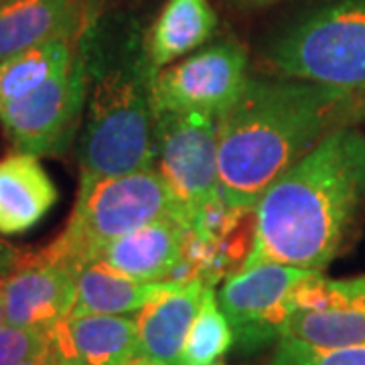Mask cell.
<instances>
[{
    "mask_svg": "<svg viewBox=\"0 0 365 365\" xmlns=\"http://www.w3.org/2000/svg\"><path fill=\"white\" fill-rule=\"evenodd\" d=\"M361 96L302 79L250 78L220 118V185L225 207L248 213L300 158L364 106Z\"/></svg>",
    "mask_w": 365,
    "mask_h": 365,
    "instance_id": "2",
    "label": "cell"
},
{
    "mask_svg": "<svg viewBox=\"0 0 365 365\" xmlns=\"http://www.w3.org/2000/svg\"><path fill=\"white\" fill-rule=\"evenodd\" d=\"M49 335L59 355H76L86 365H128L140 355L136 317H69L55 327Z\"/></svg>",
    "mask_w": 365,
    "mask_h": 365,
    "instance_id": "14",
    "label": "cell"
},
{
    "mask_svg": "<svg viewBox=\"0 0 365 365\" xmlns=\"http://www.w3.org/2000/svg\"><path fill=\"white\" fill-rule=\"evenodd\" d=\"M6 325V309H4V278H0V327Z\"/></svg>",
    "mask_w": 365,
    "mask_h": 365,
    "instance_id": "25",
    "label": "cell"
},
{
    "mask_svg": "<svg viewBox=\"0 0 365 365\" xmlns=\"http://www.w3.org/2000/svg\"><path fill=\"white\" fill-rule=\"evenodd\" d=\"M246 51L232 41L187 55L153 81L155 112H203L222 118L248 83Z\"/></svg>",
    "mask_w": 365,
    "mask_h": 365,
    "instance_id": "7",
    "label": "cell"
},
{
    "mask_svg": "<svg viewBox=\"0 0 365 365\" xmlns=\"http://www.w3.org/2000/svg\"><path fill=\"white\" fill-rule=\"evenodd\" d=\"M270 365H365V341L335 349H311L299 343L278 341Z\"/></svg>",
    "mask_w": 365,
    "mask_h": 365,
    "instance_id": "21",
    "label": "cell"
},
{
    "mask_svg": "<svg viewBox=\"0 0 365 365\" xmlns=\"http://www.w3.org/2000/svg\"><path fill=\"white\" fill-rule=\"evenodd\" d=\"M59 199L39 157L13 153L0 158V235H21L39 225Z\"/></svg>",
    "mask_w": 365,
    "mask_h": 365,
    "instance_id": "16",
    "label": "cell"
},
{
    "mask_svg": "<svg viewBox=\"0 0 365 365\" xmlns=\"http://www.w3.org/2000/svg\"><path fill=\"white\" fill-rule=\"evenodd\" d=\"M242 2H250V4H268V2H276V0H242Z\"/></svg>",
    "mask_w": 365,
    "mask_h": 365,
    "instance_id": "28",
    "label": "cell"
},
{
    "mask_svg": "<svg viewBox=\"0 0 365 365\" xmlns=\"http://www.w3.org/2000/svg\"><path fill=\"white\" fill-rule=\"evenodd\" d=\"M23 260H25V254H21L14 246L0 240V278H6L9 274L14 272Z\"/></svg>",
    "mask_w": 365,
    "mask_h": 365,
    "instance_id": "23",
    "label": "cell"
},
{
    "mask_svg": "<svg viewBox=\"0 0 365 365\" xmlns=\"http://www.w3.org/2000/svg\"><path fill=\"white\" fill-rule=\"evenodd\" d=\"M59 365H86L76 355H59Z\"/></svg>",
    "mask_w": 365,
    "mask_h": 365,
    "instance_id": "26",
    "label": "cell"
},
{
    "mask_svg": "<svg viewBox=\"0 0 365 365\" xmlns=\"http://www.w3.org/2000/svg\"><path fill=\"white\" fill-rule=\"evenodd\" d=\"M365 211V134L341 126L270 185L254 209L252 248L240 270L282 264L323 272Z\"/></svg>",
    "mask_w": 365,
    "mask_h": 365,
    "instance_id": "1",
    "label": "cell"
},
{
    "mask_svg": "<svg viewBox=\"0 0 365 365\" xmlns=\"http://www.w3.org/2000/svg\"><path fill=\"white\" fill-rule=\"evenodd\" d=\"M51 345V335L41 329L2 325L0 327V365H19L25 359L45 351Z\"/></svg>",
    "mask_w": 365,
    "mask_h": 365,
    "instance_id": "22",
    "label": "cell"
},
{
    "mask_svg": "<svg viewBox=\"0 0 365 365\" xmlns=\"http://www.w3.org/2000/svg\"><path fill=\"white\" fill-rule=\"evenodd\" d=\"M128 365H157V364H153V361H148L146 357H143V355H138V357H136V359H132V361Z\"/></svg>",
    "mask_w": 365,
    "mask_h": 365,
    "instance_id": "27",
    "label": "cell"
},
{
    "mask_svg": "<svg viewBox=\"0 0 365 365\" xmlns=\"http://www.w3.org/2000/svg\"><path fill=\"white\" fill-rule=\"evenodd\" d=\"M158 220H175L189 230L185 209L155 167L79 185L66 232L39 256L79 270L110 242Z\"/></svg>",
    "mask_w": 365,
    "mask_h": 365,
    "instance_id": "4",
    "label": "cell"
},
{
    "mask_svg": "<svg viewBox=\"0 0 365 365\" xmlns=\"http://www.w3.org/2000/svg\"><path fill=\"white\" fill-rule=\"evenodd\" d=\"M361 112H364V116H365V100H364V106H361Z\"/></svg>",
    "mask_w": 365,
    "mask_h": 365,
    "instance_id": "29",
    "label": "cell"
},
{
    "mask_svg": "<svg viewBox=\"0 0 365 365\" xmlns=\"http://www.w3.org/2000/svg\"><path fill=\"white\" fill-rule=\"evenodd\" d=\"M169 287L170 280L144 282L118 272L104 262H88L79 268L78 299L71 317L136 314Z\"/></svg>",
    "mask_w": 365,
    "mask_h": 365,
    "instance_id": "17",
    "label": "cell"
},
{
    "mask_svg": "<svg viewBox=\"0 0 365 365\" xmlns=\"http://www.w3.org/2000/svg\"><path fill=\"white\" fill-rule=\"evenodd\" d=\"M217 29V14L207 0H167L150 29L146 53L155 69L199 49Z\"/></svg>",
    "mask_w": 365,
    "mask_h": 365,
    "instance_id": "18",
    "label": "cell"
},
{
    "mask_svg": "<svg viewBox=\"0 0 365 365\" xmlns=\"http://www.w3.org/2000/svg\"><path fill=\"white\" fill-rule=\"evenodd\" d=\"M189 230L175 220L146 223L100 250L96 260L144 282L173 280L185 256Z\"/></svg>",
    "mask_w": 365,
    "mask_h": 365,
    "instance_id": "12",
    "label": "cell"
},
{
    "mask_svg": "<svg viewBox=\"0 0 365 365\" xmlns=\"http://www.w3.org/2000/svg\"><path fill=\"white\" fill-rule=\"evenodd\" d=\"M235 335L213 288H205L182 345L181 365H209L232 349Z\"/></svg>",
    "mask_w": 365,
    "mask_h": 365,
    "instance_id": "20",
    "label": "cell"
},
{
    "mask_svg": "<svg viewBox=\"0 0 365 365\" xmlns=\"http://www.w3.org/2000/svg\"><path fill=\"white\" fill-rule=\"evenodd\" d=\"M90 91L88 63L78 57L41 88L0 110V126L14 153L51 155L66 148Z\"/></svg>",
    "mask_w": 365,
    "mask_h": 365,
    "instance_id": "8",
    "label": "cell"
},
{
    "mask_svg": "<svg viewBox=\"0 0 365 365\" xmlns=\"http://www.w3.org/2000/svg\"><path fill=\"white\" fill-rule=\"evenodd\" d=\"M78 274L71 264L25 254L21 266L4 278L6 325L51 333L73 313Z\"/></svg>",
    "mask_w": 365,
    "mask_h": 365,
    "instance_id": "11",
    "label": "cell"
},
{
    "mask_svg": "<svg viewBox=\"0 0 365 365\" xmlns=\"http://www.w3.org/2000/svg\"><path fill=\"white\" fill-rule=\"evenodd\" d=\"M81 25V0H0V61L47 41L76 39Z\"/></svg>",
    "mask_w": 365,
    "mask_h": 365,
    "instance_id": "15",
    "label": "cell"
},
{
    "mask_svg": "<svg viewBox=\"0 0 365 365\" xmlns=\"http://www.w3.org/2000/svg\"><path fill=\"white\" fill-rule=\"evenodd\" d=\"M155 76L148 53L136 51L96 73L79 140V185L155 167Z\"/></svg>",
    "mask_w": 365,
    "mask_h": 365,
    "instance_id": "3",
    "label": "cell"
},
{
    "mask_svg": "<svg viewBox=\"0 0 365 365\" xmlns=\"http://www.w3.org/2000/svg\"><path fill=\"white\" fill-rule=\"evenodd\" d=\"M311 274L282 264H258L223 280L217 300L242 349L280 339L292 313V294Z\"/></svg>",
    "mask_w": 365,
    "mask_h": 365,
    "instance_id": "10",
    "label": "cell"
},
{
    "mask_svg": "<svg viewBox=\"0 0 365 365\" xmlns=\"http://www.w3.org/2000/svg\"><path fill=\"white\" fill-rule=\"evenodd\" d=\"M209 365H223L222 361H215V364H209Z\"/></svg>",
    "mask_w": 365,
    "mask_h": 365,
    "instance_id": "30",
    "label": "cell"
},
{
    "mask_svg": "<svg viewBox=\"0 0 365 365\" xmlns=\"http://www.w3.org/2000/svg\"><path fill=\"white\" fill-rule=\"evenodd\" d=\"M266 61L282 78L365 93V0H325L268 45Z\"/></svg>",
    "mask_w": 365,
    "mask_h": 365,
    "instance_id": "5",
    "label": "cell"
},
{
    "mask_svg": "<svg viewBox=\"0 0 365 365\" xmlns=\"http://www.w3.org/2000/svg\"><path fill=\"white\" fill-rule=\"evenodd\" d=\"M155 169L185 209L189 232L197 217L222 203L220 118L203 112L157 114Z\"/></svg>",
    "mask_w": 365,
    "mask_h": 365,
    "instance_id": "6",
    "label": "cell"
},
{
    "mask_svg": "<svg viewBox=\"0 0 365 365\" xmlns=\"http://www.w3.org/2000/svg\"><path fill=\"white\" fill-rule=\"evenodd\" d=\"M19 365H59V353H57V349H55V345H53L51 341V345H49L45 351L29 357V359H25L23 364Z\"/></svg>",
    "mask_w": 365,
    "mask_h": 365,
    "instance_id": "24",
    "label": "cell"
},
{
    "mask_svg": "<svg viewBox=\"0 0 365 365\" xmlns=\"http://www.w3.org/2000/svg\"><path fill=\"white\" fill-rule=\"evenodd\" d=\"M278 341L335 349L365 341V274L325 278L313 272L292 294V313Z\"/></svg>",
    "mask_w": 365,
    "mask_h": 365,
    "instance_id": "9",
    "label": "cell"
},
{
    "mask_svg": "<svg viewBox=\"0 0 365 365\" xmlns=\"http://www.w3.org/2000/svg\"><path fill=\"white\" fill-rule=\"evenodd\" d=\"M205 287L201 280H170V287L136 313L140 355L157 365H181L187 333Z\"/></svg>",
    "mask_w": 365,
    "mask_h": 365,
    "instance_id": "13",
    "label": "cell"
},
{
    "mask_svg": "<svg viewBox=\"0 0 365 365\" xmlns=\"http://www.w3.org/2000/svg\"><path fill=\"white\" fill-rule=\"evenodd\" d=\"M76 59V39H55L0 61V110L41 88Z\"/></svg>",
    "mask_w": 365,
    "mask_h": 365,
    "instance_id": "19",
    "label": "cell"
}]
</instances>
